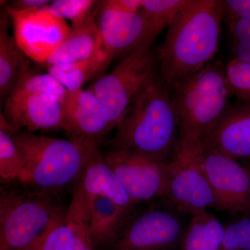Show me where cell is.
I'll return each instance as SVG.
<instances>
[{"label": "cell", "mask_w": 250, "mask_h": 250, "mask_svg": "<svg viewBox=\"0 0 250 250\" xmlns=\"http://www.w3.org/2000/svg\"><path fill=\"white\" fill-rule=\"evenodd\" d=\"M221 250H250V217L225 228Z\"/></svg>", "instance_id": "cell-30"}, {"label": "cell", "mask_w": 250, "mask_h": 250, "mask_svg": "<svg viewBox=\"0 0 250 250\" xmlns=\"http://www.w3.org/2000/svg\"><path fill=\"white\" fill-rule=\"evenodd\" d=\"M84 143L86 161L80 179L85 194L107 197L127 211L133 212L136 204L130 197L115 171L108 165L100 151L98 141L82 139Z\"/></svg>", "instance_id": "cell-16"}, {"label": "cell", "mask_w": 250, "mask_h": 250, "mask_svg": "<svg viewBox=\"0 0 250 250\" xmlns=\"http://www.w3.org/2000/svg\"><path fill=\"white\" fill-rule=\"evenodd\" d=\"M61 106L63 130L70 139L98 141L115 128L106 108L87 89L67 91Z\"/></svg>", "instance_id": "cell-13"}, {"label": "cell", "mask_w": 250, "mask_h": 250, "mask_svg": "<svg viewBox=\"0 0 250 250\" xmlns=\"http://www.w3.org/2000/svg\"><path fill=\"white\" fill-rule=\"evenodd\" d=\"M178 139L170 90L159 73L133 99L108 146L169 162Z\"/></svg>", "instance_id": "cell-2"}, {"label": "cell", "mask_w": 250, "mask_h": 250, "mask_svg": "<svg viewBox=\"0 0 250 250\" xmlns=\"http://www.w3.org/2000/svg\"><path fill=\"white\" fill-rule=\"evenodd\" d=\"M99 5L84 21L72 26L68 35L49 57L45 65L49 67L80 62L94 53L101 42L98 22L95 21L98 15Z\"/></svg>", "instance_id": "cell-18"}, {"label": "cell", "mask_w": 250, "mask_h": 250, "mask_svg": "<svg viewBox=\"0 0 250 250\" xmlns=\"http://www.w3.org/2000/svg\"><path fill=\"white\" fill-rule=\"evenodd\" d=\"M103 3L110 9L127 14L140 12L143 6V0H107Z\"/></svg>", "instance_id": "cell-32"}, {"label": "cell", "mask_w": 250, "mask_h": 250, "mask_svg": "<svg viewBox=\"0 0 250 250\" xmlns=\"http://www.w3.org/2000/svg\"><path fill=\"white\" fill-rule=\"evenodd\" d=\"M202 148L234 160L250 158V104H229L206 136Z\"/></svg>", "instance_id": "cell-15"}, {"label": "cell", "mask_w": 250, "mask_h": 250, "mask_svg": "<svg viewBox=\"0 0 250 250\" xmlns=\"http://www.w3.org/2000/svg\"><path fill=\"white\" fill-rule=\"evenodd\" d=\"M12 138L25 163L29 184L54 190L82 177L86 161L83 140L57 139L27 131Z\"/></svg>", "instance_id": "cell-4"}, {"label": "cell", "mask_w": 250, "mask_h": 250, "mask_svg": "<svg viewBox=\"0 0 250 250\" xmlns=\"http://www.w3.org/2000/svg\"><path fill=\"white\" fill-rule=\"evenodd\" d=\"M170 90L179 122L176 149L187 152L202 150L206 136L233 97L226 66L213 61L200 71L176 83Z\"/></svg>", "instance_id": "cell-3"}, {"label": "cell", "mask_w": 250, "mask_h": 250, "mask_svg": "<svg viewBox=\"0 0 250 250\" xmlns=\"http://www.w3.org/2000/svg\"><path fill=\"white\" fill-rule=\"evenodd\" d=\"M66 214L71 221L75 232L73 250H94L95 246L88 230L86 194L80 182L73 192Z\"/></svg>", "instance_id": "cell-24"}, {"label": "cell", "mask_w": 250, "mask_h": 250, "mask_svg": "<svg viewBox=\"0 0 250 250\" xmlns=\"http://www.w3.org/2000/svg\"><path fill=\"white\" fill-rule=\"evenodd\" d=\"M187 0H143L141 12L156 36L168 27Z\"/></svg>", "instance_id": "cell-26"}, {"label": "cell", "mask_w": 250, "mask_h": 250, "mask_svg": "<svg viewBox=\"0 0 250 250\" xmlns=\"http://www.w3.org/2000/svg\"><path fill=\"white\" fill-rule=\"evenodd\" d=\"M75 232L66 210L25 250H73Z\"/></svg>", "instance_id": "cell-23"}, {"label": "cell", "mask_w": 250, "mask_h": 250, "mask_svg": "<svg viewBox=\"0 0 250 250\" xmlns=\"http://www.w3.org/2000/svg\"><path fill=\"white\" fill-rule=\"evenodd\" d=\"M225 228L207 210L192 215L181 250H221Z\"/></svg>", "instance_id": "cell-21"}, {"label": "cell", "mask_w": 250, "mask_h": 250, "mask_svg": "<svg viewBox=\"0 0 250 250\" xmlns=\"http://www.w3.org/2000/svg\"><path fill=\"white\" fill-rule=\"evenodd\" d=\"M223 19L250 18V0H223Z\"/></svg>", "instance_id": "cell-31"}, {"label": "cell", "mask_w": 250, "mask_h": 250, "mask_svg": "<svg viewBox=\"0 0 250 250\" xmlns=\"http://www.w3.org/2000/svg\"><path fill=\"white\" fill-rule=\"evenodd\" d=\"M98 25L104 48L113 59L127 55L146 42L156 39L152 27L141 12H120L101 1L99 5Z\"/></svg>", "instance_id": "cell-12"}, {"label": "cell", "mask_w": 250, "mask_h": 250, "mask_svg": "<svg viewBox=\"0 0 250 250\" xmlns=\"http://www.w3.org/2000/svg\"><path fill=\"white\" fill-rule=\"evenodd\" d=\"M202 150L185 152L175 149L169 162L170 174L166 198L180 213L193 215L215 208L214 195L202 167Z\"/></svg>", "instance_id": "cell-7"}, {"label": "cell", "mask_w": 250, "mask_h": 250, "mask_svg": "<svg viewBox=\"0 0 250 250\" xmlns=\"http://www.w3.org/2000/svg\"><path fill=\"white\" fill-rule=\"evenodd\" d=\"M104 154L136 205L154 198H166L170 161L155 160L123 149H109Z\"/></svg>", "instance_id": "cell-8"}, {"label": "cell", "mask_w": 250, "mask_h": 250, "mask_svg": "<svg viewBox=\"0 0 250 250\" xmlns=\"http://www.w3.org/2000/svg\"><path fill=\"white\" fill-rule=\"evenodd\" d=\"M234 41V58L250 62V18H238L228 22Z\"/></svg>", "instance_id": "cell-29"}, {"label": "cell", "mask_w": 250, "mask_h": 250, "mask_svg": "<svg viewBox=\"0 0 250 250\" xmlns=\"http://www.w3.org/2000/svg\"><path fill=\"white\" fill-rule=\"evenodd\" d=\"M9 14L5 8L0 18V96L6 102L16 89L22 75L31 68L27 56L21 50L14 36L9 33Z\"/></svg>", "instance_id": "cell-19"}, {"label": "cell", "mask_w": 250, "mask_h": 250, "mask_svg": "<svg viewBox=\"0 0 250 250\" xmlns=\"http://www.w3.org/2000/svg\"></svg>", "instance_id": "cell-34"}, {"label": "cell", "mask_w": 250, "mask_h": 250, "mask_svg": "<svg viewBox=\"0 0 250 250\" xmlns=\"http://www.w3.org/2000/svg\"><path fill=\"white\" fill-rule=\"evenodd\" d=\"M182 220L169 209L133 215L109 250H171L182 242Z\"/></svg>", "instance_id": "cell-10"}, {"label": "cell", "mask_w": 250, "mask_h": 250, "mask_svg": "<svg viewBox=\"0 0 250 250\" xmlns=\"http://www.w3.org/2000/svg\"><path fill=\"white\" fill-rule=\"evenodd\" d=\"M16 89L52 99L60 104L65 100L68 91L50 74H36L31 68L21 77Z\"/></svg>", "instance_id": "cell-25"}, {"label": "cell", "mask_w": 250, "mask_h": 250, "mask_svg": "<svg viewBox=\"0 0 250 250\" xmlns=\"http://www.w3.org/2000/svg\"><path fill=\"white\" fill-rule=\"evenodd\" d=\"M5 119L18 133L43 129H63L60 103L52 99L15 89L5 102Z\"/></svg>", "instance_id": "cell-14"}, {"label": "cell", "mask_w": 250, "mask_h": 250, "mask_svg": "<svg viewBox=\"0 0 250 250\" xmlns=\"http://www.w3.org/2000/svg\"><path fill=\"white\" fill-rule=\"evenodd\" d=\"M0 177L4 182L29 184L25 163L12 136L0 130Z\"/></svg>", "instance_id": "cell-22"}, {"label": "cell", "mask_w": 250, "mask_h": 250, "mask_svg": "<svg viewBox=\"0 0 250 250\" xmlns=\"http://www.w3.org/2000/svg\"><path fill=\"white\" fill-rule=\"evenodd\" d=\"M153 43L146 42L125 56L111 72L99 77L87 88L106 108L115 128L134 97L159 74Z\"/></svg>", "instance_id": "cell-6"}, {"label": "cell", "mask_w": 250, "mask_h": 250, "mask_svg": "<svg viewBox=\"0 0 250 250\" xmlns=\"http://www.w3.org/2000/svg\"><path fill=\"white\" fill-rule=\"evenodd\" d=\"M200 161L215 200V208L250 216V168L202 148Z\"/></svg>", "instance_id": "cell-11"}, {"label": "cell", "mask_w": 250, "mask_h": 250, "mask_svg": "<svg viewBox=\"0 0 250 250\" xmlns=\"http://www.w3.org/2000/svg\"><path fill=\"white\" fill-rule=\"evenodd\" d=\"M98 3L92 0H57L48 5V9L56 17L70 20L74 25L88 18L98 8Z\"/></svg>", "instance_id": "cell-27"}, {"label": "cell", "mask_w": 250, "mask_h": 250, "mask_svg": "<svg viewBox=\"0 0 250 250\" xmlns=\"http://www.w3.org/2000/svg\"><path fill=\"white\" fill-rule=\"evenodd\" d=\"M113 57L100 42L94 53L85 60L59 64L48 67L49 74L59 81L68 91L82 89L83 85L106 70Z\"/></svg>", "instance_id": "cell-20"}, {"label": "cell", "mask_w": 250, "mask_h": 250, "mask_svg": "<svg viewBox=\"0 0 250 250\" xmlns=\"http://www.w3.org/2000/svg\"><path fill=\"white\" fill-rule=\"evenodd\" d=\"M52 2L48 0H15L8 3L6 7L15 11H27L47 6Z\"/></svg>", "instance_id": "cell-33"}, {"label": "cell", "mask_w": 250, "mask_h": 250, "mask_svg": "<svg viewBox=\"0 0 250 250\" xmlns=\"http://www.w3.org/2000/svg\"><path fill=\"white\" fill-rule=\"evenodd\" d=\"M6 10L18 45L28 58L39 63L47 62L71 29L65 20L49 12L48 5L27 11Z\"/></svg>", "instance_id": "cell-9"}, {"label": "cell", "mask_w": 250, "mask_h": 250, "mask_svg": "<svg viewBox=\"0 0 250 250\" xmlns=\"http://www.w3.org/2000/svg\"><path fill=\"white\" fill-rule=\"evenodd\" d=\"M226 75L233 96L250 104V62L231 59L226 65Z\"/></svg>", "instance_id": "cell-28"}, {"label": "cell", "mask_w": 250, "mask_h": 250, "mask_svg": "<svg viewBox=\"0 0 250 250\" xmlns=\"http://www.w3.org/2000/svg\"><path fill=\"white\" fill-rule=\"evenodd\" d=\"M223 20L222 0H187L156 49L159 75L169 88L213 62Z\"/></svg>", "instance_id": "cell-1"}, {"label": "cell", "mask_w": 250, "mask_h": 250, "mask_svg": "<svg viewBox=\"0 0 250 250\" xmlns=\"http://www.w3.org/2000/svg\"><path fill=\"white\" fill-rule=\"evenodd\" d=\"M88 230L95 248L111 246L134 213L106 197L86 195Z\"/></svg>", "instance_id": "cell-17"}, {"label": "cell", "mask_w": 250, "mask_h": 250, "mask_svg": "<svg viewBox=\"0 0 250 250\" xmlns=\"http://www.w3.org/2000/svg\"><path fill=\"white\" fill-rule=\"evenodd\" d=\"M63 211L47 194L1 191L0 250H25Z\"/></svg>", "instance_id": "cell-5"}]
</instances>
